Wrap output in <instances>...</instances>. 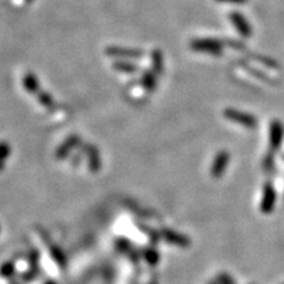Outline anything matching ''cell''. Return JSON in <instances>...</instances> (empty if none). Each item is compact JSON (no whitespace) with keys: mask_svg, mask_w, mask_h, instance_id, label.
Here are the masks:
<instances>
[{"mask_svg":"<svg viewBox=\"0 0 284 284\" xmlns=\"http://www.w3.org/2000/svg\"><path fill=\"white\" fill-rule=\"evenodd\" d=\"M34 241L37 250L36 263L39 272L52 281L59 280L63 274V265L58 251L50 242L46 241L45 237H34Z\"/></svg>","mask_w":284,"mask_h":284,"instance_id":"cell-1","label":"cell"},{"mask_svg":"<svg viewBox=\"0 0 284 284\" xmlns=\"http://www.w3.org/2000/svg\"><path fill=\"white\" fill-rule=\"evenodd\" d=\"M276 205V189L271 183H265L263 186L262 200L259 208L264 214H270L274 211Z\"/></svg>","mask_w":284,"mask_h":284,"instance_id":"cell-4","label":"cell"},{"mask_svg":"<svg viewBox=\"0 0 284 284\" xmlns=\"http://www.w3.org/2000/svg\"><path fill=\"white\" fill-rule=\"evenodd\" d=\"M219 2H228V4H245L247 0H216Z\"/></svg>","mask_w":284,"mask_h":284,"instance_id":"cell-12","label":"cell"},{"mask_svg":"<svg viewBox=\"0 0 284 284\" xmlns=\"http://www.w3.org/2000/svg\"><path fill=\"white\" fill-rule=\"evenodd\" d=\"M142 257L146 262H147L148 264H150L151 266H154L155 264H158L159 261H160L159 252L155 249H151V247H150V249H146L145 251H143Z\"/></svg>","mask_w":284,"mask_h":284,"instance_id":"cell-9","label":"cell"},{"mask_svg":"<svg viewBox=\"0 0 284 284\" xmlns=\"http://www.w3.org/2000/svg\"><path fill=\"white\" fill-rule=\"evenodd\" d=\"M230 20L231 23L233 24V26L236 27V30L238 31V34L242 36V37H250L252 35V29H251V25L249 24V21L245 19V17L241 13L238 12H232L230 15Z\"/></svg>","mask_w":284,"mask_h":284,"instance_id":"cell-8","label":"cell"},{"mask_svg":"<svg viewBox=\"0 0 284 284\" xmlns=\"http://www.w3.org/2000/svg\"><path fill=\"white\" fill-rule=\"evenodd\" d=\"M217 282L218 284H236L234 283L233 278L231 277L230 275L224 274V272H222V274L217 276Z\"/></svg>","mask_w":284,"mask_h":284,"instance_id":"cell-10","label":"cell"},{"mask_svg":"<svg viewBox=\"0 0 284 284\" xmlns=\"http://www.w3.org/2000/svg\"><path fill=\"white\" fill-rule=\"evenodd\" d=\"M191 49L197 52H203V54L219 56V55H222V52H223V44L217 39L203 38V39L192 40Z\"/></svg>","mask_w":284,"mask_h":284,"instance_id":"cell-3","label":"cell"},{"mask_svg":"<svg viewBox=\"0 0 284 284\" xmlns=\"http://www.w3.org/2000/svg\"><path fill=\"white\" fill-rule=\"evenodd\" d=\"M230 162V154L226 151H222L217 154L211 167V174L213 178H220L224 174L226 167Z\"/></svg>","mask_w":284,"mask_h":284,"instance_id":"cell-7","label":"cell"},{"mask_svg":"<svg viewBox=\"0 0 284 284\" xmlns=\"http://www.w3.org/2000/svg\"><path fill=\"white\" fill-rule=\"evenodd\" d=\"M0 236H1V227H0ZM1 238V237H0Z\"/></svg>","mask_w":284,"mask_h":284,"instance_id":"cell-13","label":"cell"},{"mask_svg":"<svg viewBox=\"0 0 284 284\" xmlns=\"http://www.w3.org/2000/svg\"><path fill=\"white\" fill-rule=\"evenodd\" d=\"M224 116L227 118V120L232 121L234 123H238L242 127L247 129H253L257 127V118H256L253 115L249 114V113L242 112V110L238 109H233V108H228L224 110Z\"/></svg>","mask_w":284,"mask_h":284,"instance_id":"cell-2","label":"cell"},{"mask_svg":"<svg viewBox=\"0 0 284 284\" xmlns=\"http://www.w3.org/2000/svg\"><path fill=\"white\" fill-rule=\"evenodd\" d=\"M162 239L170 243V244L175 245V246L183 247V249H186L191 245V239L189 237L183 233L176 232V231L167 230V228L162 230Z\"/></svg>","mask_w":284,"mask_h":284,"instance_id":"cell-5","label":"cell"},{"mask_svg":"<svg viewBox=\"0 0 284 284\" xmlns=\"http://www.w3.org/2000/svg\"><path fill=\"white\" fill-rule=\"evenodd\" d=\"M284 136V129L281 121L272 120L271 125H270V148L271 151H277L281 147Z\"/></svg>","mask_w":284,"mask_h":284,"instance_id":"cell-6","label":"cell"},{"mask_svg":"<svg viewBox=\"0 0 284 284\" xmlns=\"http://www.w3.org/2000/svg\"><path fill=\"white\" fill-rule=\"evenodd\" d=\"M265 167L266 168H271L274 166V156H272V154H269V155L265 158Z\"/></svg>","mask_w":284,"mask_h":284,"instance_id":"cell-11","label":"cell"}]
</instances>
